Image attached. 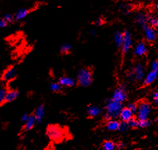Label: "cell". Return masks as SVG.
I'll list each match as a JSON object with an SVG mask.
<instances>
[{
    "label": "cell",
    "instance_id": "6da1fadb",
    "mask_svg": "<svg viewBox=\"0 0 158 150\" xmlns=\"http://www.w3.org/2000/svg\"><path fill=\"white\" fill-rule=\"evenodd\" d=\"M46 134L51 141L60 142L66 138V131L63 128L57 124H51L47 127Z\"/></svg>",
    "mask_w": 158,
    "mask_h": 150
},
{
    "label": "cell",
    "instance_id": "7a4b0ae2",
    "mask_svg": "<svg viewBox=\"0 0 158 150\" xmlns=\"http://www.w3.org/2000/svg\"><path fill=\"white\" fill-rule=\"evenodd\" d=\"M122 109V103L116 102L112 99L107 100L105 104L106 113L105 115V119L106 120H109L116 118L119 115L120 111Z\"/></svg>",
    "mask_w": 158,
    "mask_h": 150
},
{
    "label": "cell",
    "instance_id": "3957f363",
    "mask_svg": "<svg viewBox=\"0 0 158 150\" xmlns=\"http://www.w3.org/2000/svg\"><path fill=\"white\" fill-rule=\"evenodd\" d=\"M92 73L89 68L81 69L77 74L78 83L83 87H88L92 83Z\"/></svg>",
    "mask_w": 158,
    "mask_h": 150
},
{
    "label": "cell",
    "instance_id": "277c9868",
    "mask_svg": "<svg viewBox=\"0 0 158 150\" xmlns=\"http://www.w3.org/2000/svg\"><path fill=\"white\" fill-rule=\"evenodd\" d=\"M136 112L137 114V120H148V117L151 112V106L148 102H142L138 105Z\"/></svg>",
    "mask_w": 158,
    "mask_h": 150
},
{
    "label": "cell",
    "instance_id": "5b68a950",
    "mask_svg": "<svg viewBox=\"0 0 158 150\" xmlns=\"http://www.w3.org/2000/svg\"><path fill=\"white\" fill-rule=\"evenodd\" d=\"M127 99V92H126V89H125V87L124 85H120L119 87L117 88L114 91V93H113L112 99L116 102L122 103L124 102V101L126 100Z\"/></svg>",
    "mask_w": 158,
    "mask_h": 150
},
{
    "label": "cell",
    "instance_id": "8992f818",
    "mask_svg": "<svg viewBox=\"0 0 158 150\" xmlns=\"http://www.w3.org/2000/svg\"><path fill=\"white\" fill-rule=\"evenodd\" d=\"M123 43L122 47V51L123 54H125L129 51V50L131 48L132 45V36L131 33L130 31L127 30H125L123 33Z\"/></svg>",
    "mask_w": 158,
    "mask_h": 150
},
{
    "label": "cell",
    "instance_id": "52a82bcc",
    "mask_svg": "<svg viewBox=\"0 0 158 150\" xmlns=\"http://www.w3.org/2000/svg\"><path fill=\"white\" fill-rule=\"evenodd\" d=\"M142 27L144 31L146 39L149 42H150V43L155 41L157 38L156 30L153 27L149 26L148 24L142 26Z\"/></svg>",
    "mask_w": 158,
    "mask_h": 150
},
{
    "label": "cell",
    "instance_id": "ba28073f",
    "mask_svg": "<svg viewBox=\"0 0 158 150\" xmlns=\"http://www.w3.org/2000/svg\"><path fill=\"white\" fill-rule=\"evenodd\" d=\"M133 73H134L135 80L138 82H142L144 77V67L143 64L138 63L133 70Z\"/></svg>",
    "mask_w": 158,
    "mask_h": 150
},
{
    "label": "cell",
    "instance_id": "9c48e42d",
    "mask_svg": "<svg viewBox=\"0 0 158 150\" xmlns=\"http://www.w3.org/2000/svg\"><path fill=\"white\" fill-rule=\"evenodd\" d=\"M17 77V70L14 67H11L5 71L2 75V79L5 82H10Z\"/></svg>",
    "mask_w": 158,
    "mask_h": 150
},
{
    "label": "cell",
    "instance_id": "30bf717a",
    "mask_svg": "<svg viewBox=\"0 0 158 150\" xmlns=\"http://www.w3.org/2000/svg\"><path fill=\"white\" fill-rule=\"evenodd\" d=\"M133 113H133L131 110L128 109V107H125L123 108L122 109L118 116H119L120 119L122 120V122H128L132 117H133Z\"/></svg>",
    "mask_w": 158,
    "mask_h": 150
},
{
    "label": "cell",
    "instance_id": "8fae6325",
    "mask_svg": "<svg viewBox=\"0 0 158 150\" xmlns=\"http://www.w3.org/2000/svg\"><path fill=\"white\" fill-rule=\"evenodd\" d=\"M147 52V47L144 42H139L137 45L135 46L134 50V54L135 56H142L146 54Z\"/></svg>",
    "mask_w": 158,
    "mask_h": 150
},
{
    "label": "cell",
    "instance_id": "7c38bea8",
    "mask_svg": "<svg viewBox=\"0 0 158 150\" xmlns=\"http://www.w3.org/2000/svg\"><path fill=\"white\" fill-rule=\"evenodd\" d=\"M33 115L36 119V124L40 123L42 120H43L44 115V106L43 104L38 106L36 108V109L35 110L34 113Z\"/></svg>",
    "mask_w": 158,
    "mask_h": 150
},
{
    "label": "cell",
    "instance_id": "4fadbf2b",
    "mask_svg": "<svg viewBox=\"0 0 158 150\" xmlns=\"http://www.w3.org/2000/svg\"><path fill=\"white\" fill-rule=\"evenodd\" d=\"M58 82L63 87H73L76 85V81L72 77H63L60 78Z\"/></svg>",
    "mask_w": 158,
    "mask_h": 150
},
{
    "label": "cell",
    "instance_id": "5bb4252c",
    "mask_svg": "<svg viewBox=\"0 0 158 150\" xmlns=\"http://www.w3.org/2000/svg\"><path fill=\"white\" fill-rule=\"evenodd\" d=\"M149 18L150 17L146 13H145L144 12H139L135 17V20H136V23L139 25L143 26L149 23Z\"/></svg>",
    "mask_w": 158,
    "mask_h": 150
},
{
    "label": "cell",
    "instance_id": "9a60e30c",
    "mask_svg": "<svg viewBox=\"0 0 158 150\" xmlns=\"http://www.w3.org/2000/svg\"><path fill=\"white\" fill-rule=\"evenodd\" d=\"M19 95V92L17 90H8L6 92V97H5V102L9 103L12 102L18 98Z\"/></svg>",
    "mask_w": 158,
    "mask_h": 150
},
{
    "label": "cell",
    "instance_id": "2e32d148",
    "mask_svg": "<svg viewBox=\"0 0 158 150\" xmlns=\"http://www.w3.org/2000/svg\"><path fill=\"white\" fill-rule=\"evenodd\" d=\"M157 77H158L157 71L151 70L146 75V77H145L144 80V85H149L150 84H151L152 83H153L155 82V80L156 79Z\"/></svg>",
    "mask_w": 158,
    "mask_h": 150
},
{
    "label": "cell",
    "instance_id": "e0dca14e",
    "mask_svg": "<svg viewBox=\"0 0 158 150\" xmlns=\"http://www.w3.org/2000/svg\"><path fill=\"white\" fill-rule=\"evenodd\" d=\"M24 123V127H23L24 131H28L33 129V127L35 126V124H36V119H35V117H34L33 115H29L28 120H27Z\"/></svg>",
    "mask_w": 158,
    "mask_h": 150
},
{
    "label": "cell",
    "instance_id": "ac0fdd59",
    "mask_svg": "<svg viewBox=\"0 0 158 150\" xmlns=\"http://www.w3.org/2000/svg\"><path fill=\"white\" fill-rule=\"evenodd\" d=\"M29 13V11L26 8H22L19 9L18 11L16 12L15 14L14 15V18L15 20L17 21H20L22 19H23L24 18L28 16Z\"/></svg>",
    "mask_w": 158,
    "mask_h": 150
},
{
    "label": "cell",
    "instance_id": "d6986e66",
    "mask_svg": "<svg viewBox=\"0 0 158 150\" xmlns=\"http://www.w3.org/2000/svg\"><path fill=\"white\" fill-rule=\"evenodd\" d=\"M120 126V122L117 121V120H115L114 119H111L108 120L107 124H106V127L108 130L110 131H117L119 129Z\"/></svg>",
    "mask_w": 158,
    "mask_h": 150
},
{
    "label": "cell",
    "instance_id": "ffe728a7",
    "mask_svg": "<svg viewBox=\"0 0 158 150\" xmlns=\"http://www.w3.org/2000/svg\"><path fill=\"white\" fill-rule=\"evenodd\" d=\"M87 113L88 116L90 117H97L101 113V109L99 107L96 106H90L87 109Z\"/></svg>",
    "mask_w": 158,
    "mask_h": 150
},
{
    "label": "cell",
    "instance_id": "44dd1931",
    "mask_svg": "<svg viewBox=\"0 0 158 150\" xmlns=\"http://www.w3.org/2000/svg\"><path fill=\"white\" fill-rule=\"evenodd\" d=\"M101 148L103 150H115L116 145L112 141H105L101 145Z\"/></svg>",
    "mask_w": 158,
    "mask_h": 150
},
{
    "label": "cell",
    "instance_id": "7402d4cb",
    "mask_svg": "<svg viewBox=\"0 0 158 150\" xmlns=\"http://www.w3.org/2000/svg\"><path fill=\"white\" fill-rule=\"evenodd\" d=\"M123 35L122 32L120 31H117L114 35V40L116 43V45L118 47H121L123 43Z\"/></svg>",
    "mask_w": 158,
    "mask_h": 150
},
{
    "label": "cell",
    "instance_id": "603a6c76",
    "mask_svg": "<svg viewBox=\"0 0 158 150\" xmlns=\"http://www.w3.org/2000/svg\"><path fill=\"white\" fill-rule=\"evenodd\" d=\"M62 88H63V86L59 83V82H53L51 83L50 85L51 90L54 92H60L62 90Z\"/></svg>",
    "mask_w": 158,
    "mask_h": 150
},
{
    "label": "cell",
    "instance_id": "cb8c5ba5",
    "mask_svg": "<svg viewBox=\"0 0 158 150\" xmlns=\"http://www.w3.org/2000/svg\"><path fill=\"white\" fill-rule=\"evenodd\" d=\"M71 50V45L69 43H65L61 46L60 47V52L63 54H68Z\"/></svg>",
    "mask_w": 158,
    "mask_h": 150
},
{
    "label": "cell",
    "instance_id": "d4e9b609",
    "mask_svg": "<svg viewBox=\"0 0 158 150\" xmlns=\"http://www.w3.org/2000/svg\"><path fill=\"white\" fill-rule=\"evenodd\" d=\"M7 89L5 88H0V106L5 103V97H6Z\"/></svg>",
    "mask_w": 158,
    "mask_h": 150
},
{
    "label": "cell",
    "instance_id": "484cf974",
    "mask_svg": "<svg viewBox=\"0 0 158 150\" xmlns=\"http://www.w3.org/2000/svg\"><path fill=\"white\" fill-rule=\"evenodd\" d=\"M150 124V122L148 120H138V127L139 128H146L148 127Z\"/></svg>",
    "mask_w": 158,
    "mask_h": 150
},
{
    "label": "cell",
    "instance_id": "4316f807",
    "mask_svg": "<svg viewBox=\"0 0 158 150\" xmlns=\"http://www.w3.org/2000/svg\"><path fill=\"white\" fill-rule=\"evenodd\" d=\"M3 18L7 23H13V22L14 21V19H15L14 16H13V15L11 14V13H6V14L4 15L3 18Z\"/></svg>",
    "mask_w": 158,
    "mask_h": 150
},
{
    "label": "cell",
    "instance_id": "83f0119b",
    "mask_svg": "<svg viewBox=\"0 0 158 150\" xmlns=\"http://www.w3.org/2000/svg\"><path fill=\"white\" fill-rule=\"evenodd\" d=\"M150 24V26H152V27H155L157 28L158 26V18H154V17H152V18H149V23Z\"/></svg>",
    "mask_w": 158,
    "mask_h": 150
},
{
    "label": "cell",
    "instance_id": "f1b7e54d",
    "mask_svg": "<svg viewBox=\"0 0 158 150\" xmlns=\"http://www.w3.org/2000/svg\"><path fill=\"white\" fill-rule=\"evenodd\" d=\"M128 124L129 127L137 128L138 127V120H137L136 118H134V117H132V118L128 122Z\"/></svg>",
    "mask_w": 158,
    "mask_h": 150
},
{
    "label": "cell",
    "instance_id": "f546056e",
    "mask_svg": "<svg viewBox=\"0 0 158 150\" xmlns=\"http://www.w3.org/2000/svg\"><path fill=\"white\" fill-rule=\"evenodd\" d=\"M128 128H129V126H128V122H122V123H120V126L118 130H119L120 131H125L128 129Z\"/></svg>",
    "mask_w": 158,
    "mask_h": 150
},
{
    "label": "cell",
    "instance_id": "4dcf8cb0",
    "mask_svg": "<svg viewBox=\"0 0 158 150\" xmlns=\"http://www.w3.org/2000/svg\"><path fill=\"white\" fill-rule=\"evenodd\" d=\"M137 107H138V105L137 104H135V103H131V104H130L128 106V109L131 110L133 113H135L137 111Z\"/></svg>",
    "mask_w": 158,
    "mask_h": 150
},
{
    "label": "cell",
    "instance_id": "1f68e13d",
    "mask_svg": "<svg viewBox=\"0 0 158 150\" xmlns=\"http://www.w3.org/2000/svg\"><path fill=\"white\" fill-rule=\"evenodd\" d=\"M153 100L155 104L158 105V91H156L153 94Z\"/></svg>",
    "mask_w": 158,
    "mask_h": 150
},
{
    "label": "cell",
    "instance_id": "d6a6232c",
    "mask_svg": "<svg viewBox=\"0 0 158 150\" xmlns=\"http://www.w3.org/2000/svg\"><path fill=\"white\" fill-rule=\"evenodd\" d=\"M151 70H154V71H157L158 72V60L155 61L153 63H152L151 65Z\"/></svg>",
    "mask_w": 158,
    "mask_h": 150
},
{
    "label": "cell",
    "instance_id": "836d02e7",
    "mask_svg": "<svg viewBox=\"0 0 158 150\" xmlns=\"http://www.w3.org/2000/svg\"><path fill=\"white\" fill-rule=\"evenodd\" d=\"M8 23L3 18H0V28H4L7 26Z\"/></svg>",
    "mask_w": 158,
    "mask_h": 150
},
{
    "label": "cell",
    "instance_id": "e575fe53",
    "mask_svg": "<svg viewBox=\"0 0 158 150\" xmlns=\"http://www.w3.org/2000/svg\"><path fill=\"white\" fill-rule=\"evenodd\" d=\"M29 113H24L23 115H22V117H21V120H22V122H25L27 120H28V118H29Z\"/></svg>",
    "mask_w": 158,
    "mask_h": 150
},
{
    "label": "cell",
    "instance_id": "d590c367",
    "mask_svg": "<svg viewBox=\"0 0 158 150\" xmlns=\"http://www.w3.org/2000/svg\"><path fill=\"white\" fill-rule=\"evenodd\" d=\"M103 23V20L101 18L97 19L94 21V24H95L96 26H101V25H102Z\"/></svg>",
    "mask_w": 158,
    "mask_h": 150
},
{
    "label": "cell",
    "instance_id": "8d00e7d4",
    "mask_svg": "<svg viewBox=\"0 0 158 150\" xmlns=\"http://www.w3.org/2000/svg\"><path fill=\"white\" fill-rule=\"evenodd\" d=\"M123 144L122 143V142H118V144H117V145H116V147H117L118 149H122V148H123Z\"/></svg>",
    "mask_w": 158,
    "mask_h": 150
},
{
    "label": "cell",
    "instance_id": "74e56055",
    "mask_svg": "<svg viewBox=\"0 0 158 150\" xmlns=\"http://www.w3.org/2000/svg\"><path fill=\"white\" fill-rule=\"evenodd\" d=\"M91 33H92V35L95 36L96 33H97V32H96V31H94V30H92L91 31Z\"/></svg>",
    "mask_w": 158,
    "mask_h": 150
},
{
    "label": "cell",
    "instance_id": "f35d334b",
    "mask_svg": "<svg viewBox=\"0 0 158 150\" xmlns=\"http://www.w3.org/2000/svg\"><path fill=\"white\" fill-rule=\"evenodd\" d=\"M156 122L158 123V117H157V118L156 119Z\"/></svg>",
    "mask_w": 158,
    "mask_h": 150
},
{
    "label": "cell",
    "instance_id": "ab89813d",
    "mask_svg": "<svg viewBox=\"0 0 158 150\" xmlns=\"http://www.w3.org/2000/svg\"><path fill=\"white\" fill-rule=\"evenodd\" d=\"M156 6H157V7H158V2H157V4Z\"/></svg>",
    "mask_w": 158,
    "mask_h": 150
},
{
    "label": "cell",
    "instance_id": "60d3db41",
    "mask_svg": "<svg viewBox=\"0 0 158 150\" xmlns=\"http://www.w3.org/2000/svg\"><path fill=\"white\" fill-rule=\"evenodd\" d=\"M151 1H157V0H151Z\"/></svg>",
    "mask_w": 158,
    "mask_h": 150
},
{
    "label": "cell",
    "instance_id": "b9f144b4",
    "mask_svg": "<svg viewBox=\"0 0 158 150\" xmlns=\"http://www.w3.org/2000/svg\"><path fill=\"white\" fill-rule=\"evenodd\" d=\"M157 31H158V26L157 27Z\"/></svg>",
    "mask_w": 158,
    "mask_h": 150
}]
</instances>
